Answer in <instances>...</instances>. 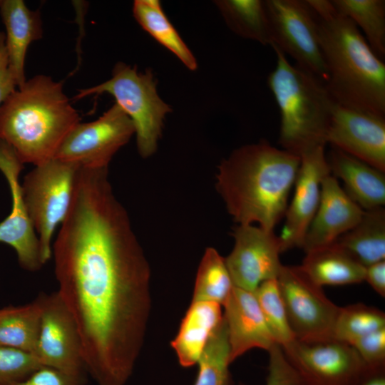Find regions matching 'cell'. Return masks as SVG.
<instances>
[{
  "mask_svg": "<svg viewBox=\"0 0 385 385\" xmlns=\"http://www.w3.org/2000/svg\"><path fill=\"white\" fill-rule=\"evenodd\" d=\"M41 366L30 352L0 346V385L22 381Z\"/></svg>",
  "mask_w": 385,
  "mask_h": 385,
  "instance_id": "1f68e13d",
  "label": "cell"
},
{
  "mask_svg": "<svg viewBox=\"0 0 385 385\" xmlns=\"http://www.w3.org/2000/svg\"><path fill=\"white\" fill-rule=\"evenodd\" d=\"M16 83L9 68L5 35L0 32V106L16 90Z\"/></svg>",
  "mask_w": 385,
  "mask_h": 385,
  "instance_id": "d590c367",
  "label": "cell"
},
{
  "mask_svg": "<svg viewBox=\"0 0 385 385\" xmlns=\"http://www.w3.org/2000/svg\"><path fill=\"white\" fill-rule=\"evenodd\" d=\"M326 143L385 171V115L334 103Z\"/></svg>",
  "mask_w": 385,
  "mask_h": 385,
  "instance_id": "9a60e30c",
  "label": "cell"
},
{
  "mask_svg": "<svg viewBox=\"0 0 385 385\" xmlns=\"http://www.w3.org/2000/svg\"><path fill=\"white\" fill-rule=\"evenodd\" d=\"M336 9L361 29L365 39L381 59L385 56V1L331 0Z\"/></svg>",
  "mask_w": 385,
  "mask_h": 385,
  "instance_id": "4316f807",
  "label": "cell"
},
{
  "mask_svg": "<svg viewBox=\"0 0 385 385\" xmlns=\"http://www.w3.org/2000/svg\"><path fill=\"white\" fill-rule=\"evenodd\" d=\"M300 156L266 140L241 146L218 168L216 189L237 225L274 231L284 216Z\"/></svg>",
  "mask_w": 385,
  "mask_h": 385,
  "instance_id": "7a4b0ae2",
  "label": "cell"
},
{
  "mask_svg": "<svg viewBox=\"0 0 385 385\" xmlns=\"http://www.w3.org/2000/svg\"><path fill=\"white\" fill-rule=\"evenodd\" d=\"M223 307L231 363L252 349L260 348L268 351L277 344L254 292L234 286Z\"/></svg>",
  "mask_w": 385,
  "mask_h": 385,
  "instance_id": "ac0fdd59",
  "label": "cell"
},
{
  "mask_svg": "<svg viewBox=\"0 0 385 385\" xmlns=\"http://www.w3.org/2000/svg\"><path fill=\"white\" fill-rule=\"evenodd\" d=\"M301 267L321 287L364 281L365 267L332 244L307 252Z\"/></svg>",
  "mask_w": 385,
  "mask_h": 385,
  "instance_id": "603a6c76",
  "label": "cell"
},
{
  "mask_svg": "<svg viewBox=\"0 0 385 385\" xmlns=\"http://www.w3.org/2000/svg\"><path fill=\"white\" fill-rule=\"evenodd\" d=\"M277 56L267 85L280 114L279 143L299 156L326 145V133L335 103L325 83L314 74L291 64L271 45Z\"/></svg>",
  "mask_w": 385,
  "mask_h": 385,
  "instance_id": "5b68a950",
  "label": "cell"
},
{
  "mask_svg": "<svg viewBox=\"0 0 385 385\" xmlns=\"http://www.w3.org/2000/svg\"><path fill=\"white\" fill-rule=\"evenodd\" d=\"M214 3L227 26L237 35L267 46L272 44L265 1L217 0Z\"/></svg>",
  "mask_w": 385,
  "mask_h": 385,
  "instance_id": "484cf974",
  "label": "cell"
},
{
  "mask_svg": "<svg viewBox=\"0 0 385 385\" xmlns=\"http://www.w3.org/2000/svg\"><path fill=\"white\" fill-rule=\"evenodd\" d=\"M80 123L62 83L38 75L15 90L0 106V138L23 163L54 158L68 133Z\"/></svg>",
  "mask_w": 385,
  "mask_h": 385,
  "instance_id": "277c9868",
  "label": "cell"
},
{
  "mask_svg": "<svg viewBox=\"0 0 385 385\" xmlns=\"http://www.w3.org/2000/svg\"><path fill=\"white\" fill-rule=\"evenodd\" d=\"M254 294L276 343L284 346L294 340L277 279L264 281Z\"/></svg>",
  "mask_w": 385,
  "mask_h": 385,
  "instance_id": "4dcf8cb0",
  "label": "cell"
},
{
  "mask_svg": "<svg viewBox=\"0 0 385 385\" xmlns=\"http://www.w3.org/2000/svg\"><path fill=\"white\" fill-rule=\"evenodd\" d=\"M268 352L269 364L266 385H304L280 345L275 344Z\"/></svg>",
  "mask_w": 385,
  "mask_h": 385,
  "instance_id": "836d02e7",
  "label": "cell"
},
{
  "mask_svg": "<svg viewBox=\"0 0 385 385\" xmlns=\"http://www.w3.org/2000/svg\"><path fill=\"white\" fill-rule=\"evenodd\" d=\"M364 210L352 200L331 173L322 182L321 198L302 247L305 252L334 243L361 219Z\"/></svg>",
  "mask_w": 385,
  "mask_h": 385,
  "instance_id": "e0dca14e",
  "label": "cell"
},
{
  "mask_svg": "<svg viewBox=\"0 0 385 385\" xmlns=\"http://www.w3.org/2000/svg\"><path fill=\"white\" fill-rule=\"evenodd\" d=\"M32 354L42 366L86 380L79 332L57 291L43 293L40 330Z\"/></svg>",
  "mask_w": 385,
  "mask_h": 385,
  "instance_id": "7c38bea8",
  "label": "cell"
},
{
  "mask_svg": "<svg viewBox=\"0 0 385 385\" xmlns=\"http://www.w3.org/2000/svg\"><path fill=\"white\" fill-rule=\"evenodd\" d=\"M57 290L72 315L88 372L125 385L149 318L150 270L113 189L78 186L52 245Z\"/></svg>",
  "mask_w": 385,
  "mask_h": 385,
  "instance_id": "6da1fadb",
  "label": "cell"
},
{
  "mask_svg": "<svg viewBox=\"0 0 385 385\" xmlns=\"http://www.w3.org/2000/svg\"><path fill=\"white\" fill-rule=\"evenodd\" d=\"M330 173L325 146L316 147L300 155L294 195L287 205L279 236L282 252L302 247L319 204L322 180Z\"/></svg>",
  "mask_w": 385,
  "mask_h": 385,
  "instance_id": "2e32d148",
  "label": "cell"
},
{
  "mask_svg": "<svg viewBox=\"0 0 385 385\" xmlns=\"http://www.w3.org/2000/svg\"><path fill=\"white\" fill-rule=\"evenodd\" d=\"M282 348L304 385H359L367 371L355 349L335 339H294Z\"/></svg>",
  "mask_w": 385,
  "mask_h": 385,
  "instance_id": "30bf717a",
  "label": "cell"
},
{
  "mask_svg": "<svg viewBox=\"0 0 385 385\" xmlns=\"http://www.w3.org/2000/svg\"><path fill=\"white\" fill-rule=\"evenodd\" d=\"M81 167L53 158L35 165L21 183L26 207L40 242L44 264L52 257L53 236L69 211Z\"/></svg>",
  "mask_w": 385,
  "mask_h": 385,
  "instance_id": "52a82bcc",
  "label": "cell"
},
{
  "mask_svg": "<svg viewBox=\"0 0 385 385\" xmlns=\"http://www.w3.org/2000/svg\"><path fill=\"white\" fill-rule=\"evenodd\" d=\"M23 169L24 163L14 149L0 138V171L6 180L11 197V212L0 222V242L11 246L15 250L22 269L34 272L40 270L45 264L19 181Z\"/></svg>",
  "mask_w": 385,
  "mask_h": 385,
  "instance_id": "5bb4252c",
  "label": "cell"
},
{
  "mask_svg": "<svg viewBox=\"0 0 385 385\" xmlns=\"http://www.w3.org/2000/svg\"><path fill=\"white\" fill-rule=\"evenodd\" d=\"M235 244L225 263L235 287L254 292L264 281L277 279L283 265L279 236L254 225H237Z\"/></svg>",
  "mask_w": 385,
  "mask_h": 385,
  "instance_id": "4fadbf2b",
  "label": "cell"
},
{
  "mask_svg": "<svg viewBox=\"0 0 385 385\" xmlns=\"http://www.w3.org/2000/svg\"><path fill=\"white\" fill-rule=\"evenodd\" d=\"M364 280L381 297L385 296V260L365 267Z\"/></svg>",
  "mask_w": 385,
  "mask_h": 385,
  "instance_id": "8d00e7d4",
  "label": "cell"
},
{
  "mask_svg": "<svg viewBox=\"0 0 385 385\" xmlns=\"http://www.w3.org/2000/svg\"><path fill=\"white\" fill-rule=\"evenodd\" d=\"M316 14L320 48L327 68L325 83L342 106L385 115V64L356 24L331 1L307 0Z\"/></svg>",
  "mask_w": 385,
  "mask_h": 385,
  "instance_id": "3957f363",
  "label": "cell"
},
{
  "mask_svg": "<svg viewBox=\"0 0 385 385\" xmlns=\"http://www.w3.org/2000/svg\"><path fill=\"white\" fill-rule=\"evenodd\" d=\"M385 328V314L362 303L340 307L333 338L351 345L356 340Z\"/></svg>",
  "mask_w": 385,
  "mask_h": 385,
  "instance_id": "f546056e",
  "label": "cell"
},
{
  "mask_svg": "<svg viewBox=\"0 0 385 385\" xmlns=\"http://www.w3.org/2000/svg\"><path fill=\"white\" fill-rule=\"evenodd\" d=\"M133 13L140 26L171 51L189 70L197 69L194 55L170 22L158 0H135Z\"/></svg>",
  "mask_w": 385,
  "mask_h": 385,
  "instance_id": "d4e9b609",
  "label": "cell"
},
{
  "mask_svg": "<svg viewBox=\"0 0 385 385\" xmlns=\"http://www.w3.org/2000/svg\"><path fill=\"white\" fill-rule=\"evenodd\" d=\"M134 134L132 120L115 103L97 120L79 123L73 127L54 158L81 167L108 168L113 155Z\"/></svg>",
  "mask_w": 385,
  "mask_h": 385,
  "instance_id": "8fae6325",
  "label": "cell"
},
{
  "mask_svg": "<svg viewBox=\"0 0 385 385\" xmlns=\"http://www.w3.org/2000/svg\"><path fill=\"white\" fill-rule=\"evenodd\" d=\"M355 349L367 371L385 370V328L356 340Z\"/></svg>",
  "mask_w": 385,
  "mask_h": 385,
  "instance_id": "d6a6232c",
  "label": "cell"
},
{
  "mask_svg": "<svg viewBox=\"0 0 385 385\" xmlns=\"http://www.w3.org/2000/svg\"><path fill=\"white\" fill-rule=\"evenodd\" d=\"M265 5L272 44L326 83L329 74L319 41L317 18L307 0H265Z\"/></svg>",
  "mask_w": 385,
  "mask_h": 385,
  "instance_id": "ba28073f",
  "label": "cell"
},
{
  "mask_svg": "<svg viewBox=\"0 0 385 385\" xmlns=\"http://www.w3.org/2000/svg\"><path fill=\"white\" fill-rule=\"evenodd\" d=\"M107 93L113 96L133 122L137 148L142 158H148L157 149L162 134L164 118L170 106L158 94L156 81L151 71L138 72L119 62L113 68L112 77L91 88L78 90L75 99Z\"/></svg>",
  "mask_w": 385,
  "mask_h": 385,
  "instance_id": "8992f818",
  "label": "cell"
},
{
  "mask_svg": "<svg viewBox=\"0 0 385 385\" xmlns=\"http://www.w3.org/2000/svg\"><path fill=\"white\" fill-rule=\"evenodd\" d=\"M233 288L225 258L215 249L207 248L197 270L192 302H212L223 306Z\"/></svg>",
  "mask_w": 385,
  "mask_h": 385,
  "instance_id": "83f0119b",
  "label": "cell"
},
{
  "mask_svg": "<svg viewBox=\"0 0 385 385\" xmlns=\"http://www.w3.org/2000/svg\"><path fill=\"white\" fill-rule=\"evenodd\" d=\"M86 381L56 369L41 366L14 385H84Z\"/></svg>",
  "mask_w": 385,
  "mask_h": 385,
  "instance_id": "e575fe53",
  "label": "cell"
},
{
  "mask_svg": "<svg viewBox=\"0 0 385 385\" xmlns=\"http://www.w3.org/2000/svg\"><path fill=\"white\" fill-rule=\"evenodd\" d=\"M43 293L24 305L0 308V346L33 353L38 337Z\"/></svg>",
  "mask_w": 385,
  "mask_h": 385,
  "instance_id": "cb8c5ba5",
  "label": "cell"
},
{
  "mask_svg": "<svg viewBox=\"0 0 385 385\" xmlns=\"http://www.w3.org/2000/svg\"><path fill=\"white\" fill-rule=\"evenodd\" d=\"M230 345L223 316L220 326L210 338L198 362L194 385H232L229 366Z\"/></svg>",
  "mask_w": 385,
  "mask_h": 385,
  "instance_id": "f1b7e54d",
  "label": "cell"
},
{
  "mask_svg": "<svg viewBox=\"0 0 385 385\" xmlns=\"http://www.w3.org/2000/svg\"><path fill=\"white\" fill-rule=\"evenodd\" d=\"M359 385H385V370L366 371Z\"/></svg>",
  "mask_w": 385,
  "mask_h": 385,
  "instance_id": "74e56055",
  "label": "cell"
},
{
  "mask_svg": "<svg viewBox=\"0 0 385 385\" xmlns=\"http://www.w3.org/2000/svg\"><path fill=\"white\" fill-rule=\"evenodd\" d=\"M327 157L331 174L343 181L345 192L363 210L384 205V172L334 147Z\"/></svg>",
  "mask_w": 385,
  "mask_h": 385,
  "instance_id": "d6986e66",
  "label": "cell"
},
{
  "mask_svg": "<svg viewBox=\"0 0 385 385\" xmlns=\"http://www.w3.org/2000/svg\"><path fill=\"white\" fill-rule=\"evenodd\" d=\"M223 320L221 305L212 302H192L171 342L180 364H197L210 338Z\"/></svg>",
  "mask_w": 385,
  "mask_h": 385,
  "instance_id": "44dd1931",
  "label": "cell"
},
{
  "mask_svg": "<svg viewBox=\"0 0 385 385\" xmlns=\"http://www.w3.org/2000/svg\"><path fill=\"white\" fill-rule=\"evenodd\" d=\"M0 14L6 32L5 46L9 68L20 88L26 81L24 63L28 47L42 36L40 15L37 11L30 10L22 0L0 1Z\"/></svg>",
  "mask_w": 385,
  "mask_h": 385,
  "instance_id": "ffe728a7",
  "label": "cell"
},
{
  "mask_svg": "<svg viewBox=\"0 0 385 385\" xmlns=\"http://www.w3.org/2000/svg\"><path fill=\"white\" fill-rule=\"evenodd\" d=\"M364 267L385 258V210H364L360 221L334 243Z\"/></svg>",
  "mask_w": 385,
  "mask_h": 385,
  "instance_id": "7402d4cb",
  "label": "cell"
},
{
  "mask_svg": "<svg viewBox=\"0 0 385 385\" xmlns=\"http://www.w3.org/2000/svg\"><path fill=\"white\" fill-rule=\"evenodd\" d=\"M288 322L296 339L333 338L340 307L325 295L300 266H284L277 278Z\"/></svg>",
  "mask_w": 385,
  "mask_h": 385,
  "instance_id": "9c48e42d",
  "label": "cell"
}]
</instances>
